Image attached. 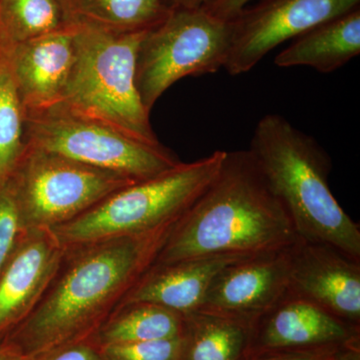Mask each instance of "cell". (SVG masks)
I'll list each match as a JSON object with an SVG mask.
<instances>
[{"label":"cell","instance_id":"1","mask_svg":"<svg viewBox=\"0 0 360 360\" xmlns=\"http://www.w3.org/2000/svg\"><path fill=\"white\" fill-rule=\"evenodd\" d=\"M174 224L158 231L68 248L58 274L27 317L1 341L37 360L85 336L120 309L155 264Z\"/></svg>","mask_w":360,"mask_h":360},{"label":"cell","instance_id":"2","mask_svg":"<svg viewBox=\"0 0 360 360\" xmlns=\"http://www.w3.org/2000/svg\"><path fill=\"white\" fill-rule=\"evenodd\" d=\"M297 233L250 151L225 153L219 174L175 224L155 264L285 250Z\"/></svg>","mask_w":360,"mask_h":360},{"label":"cell","instance_id":"3","mask_svg":"<svg viewBox=\"0 0 360 360\" xmlns=\"http://www.w3.org/2000/svg\"><path fill=\"white\" fill-rule=\"evenodd\" d=\"M298 238L326 243L360 260V229L343 210L328 184L333 162L316 139L285 117L264 115L250 148Z\"/></svg>","mask_w":360,"mask_h":360},{"label":"cell","instance_id":"4","mask_svg":"<svg viewBox=\"0 0 360 360\" xmlns=\"http://www.w3.org/2000/svg\"><path fill=\"white\" fill-rule=\"evenodd\" d=\"M73 28L75 63L56 105L110 125L143 143L160 146L149 120L150 112L136 86L137 53L148 32Z\"/></svg>","mask_w":360,"mask_h":360},{"label":"cell","instance_id":"5","mask_svg":"<svg viewBox=\"0 0 360 360\" xmlns=\"http://www.w3.org/2000/svg\"><path fill=\"white\" fill-rule=\"evenodd\" d=\"M225 150L180 162L165 174L120 189L75 219L54 227L66 248L141 236L179 221L219 174Z\"/></svg>","mask_w":360,"mask_h":360},{"label":"cell","instance_id":"6","mask_svg":"<svg viewBox=\"0 0 360 360\" xmlns=\"http://www.w3.org/2000/svg\"><path fill=\"white\" fill-rule=\"evenodd\" d=\"M27 146L134 182L165 174L179 165L162 144L150 146L59 105L25 112Z\"/></svg>","mask_w":360,"mask_h":360},{"label":"cell","instance_id":"7","mask_svg":"<svg viewBox=\"0 0 360 360\" xmlns=\"http://www.w3.org/2000/svg\"><path fill=\"white\" fill-rule=\"evenodd\" d=\"M231 40V20L217 18L203 7L174 8L146 33L136 59V86L150 112L175 82L224 68Z\"/></svg>","mask_w":360,"mask_h":360},{"label":"cell","instance_id":"8","mask_svg":"<svg viewBox=\"0 0 360 360\" xmlns=\"http://www.w3.org/2000/svg\"><path fill=\"white\" fill-rule=\"evenodd\" d=\"M8 181L25 231L65 224L135 184L113 172L30 146Z\"/></svg>","mask_w":360,"mask_h":360},{"label":"cell","instance_id":"9","mask_svg":"<svg viewBox=\"0 0 360 360\" xmlns=\"http://www.w3.org/2000/svg\"><path fill=\"white\" fill-rule=\"evenodd\" d=\"M357 7L360 0H258L231 20L224 68L234 77L248 72L278 45Z\"/></svg>","mask_w":360,"mask_h":360},{"label":"cell","instance_id":"10","mask_svg":"<svg viewBox=\"0 0 360 360\" xmlns=\"http://www.w3.org/2000/svg\"><path fill=\"white\" fill-rule=\"evenodd\" d=\"M290 248L226 265L198 310L255 323L290 291Z\"/></svg>","mask_w":360,"mask_h":360},{"label":"cell","instance_id":"11","mask_svg":"<svg viewBox=\"0 0 360 360\" xmlns=\"http://www.w3.org/2000/svg\"><path fill=\"white\" fill-rule=\"evenodd\" d=\"M66 252L68 248L51 229L22 232L0 271V341L37 307Z\"/></svg>","mask_w":360,"mask_h":360},{"label":"cell","instance_id":"12","mask_svg":"<svg viewBox=\"0 0 360 360\" xmlns=\"http://www.w3.org/2000/svg\"><path fill=\"white\" fill-rule=\"evenodd\" d=\"M288 252L291 292L359 326L360 260L326 243L300 238Z\"/></svg>","mask_w":360,"mask_h":360},{"label":"cell","instance_id":"13","mask_svg":"<svg viewBox=\"0 0 360 360\" xmlns=\"http://www.w3.org/2000/svg\"><path fill=\"white\" fill-rule=\"evenodd\" d=\"M356 326L288 291L255 321L250 352L335 349L355 345Z\"/></svg>","mask_w":360,"mask_h":360},{"label":"cell","instance_id":"14","mask_svg":"<svg viewBox=\"0 0 360 360\" xmlns=\"http://www.w3.org/2000/svg\"><path fill=\"white\" fill-rule=\"evenodd\" d=\"M25 112L52 108L60 103L75 58V28L13 45L0 44Z\"/></svg>","mask_w":360,"mask_h":360},{"label":"cell","instance_id":"15","mask_svg":"<svg viewBox=\"0 0 360 360\" xmlns=\"http://www.w3.org/2000/svg\"><path fill=\"white\" fill-rule=\"evenodd\" d=\"M243 257H248L222 255L155 264L135 284L120 309L135 303H150L180 314H191L200 309L217 274Z\"/></svg>","mask_w":360,"mask_h":360},{"label":"cell","instance_id":"16","mask_svg":"<svg viewBox=\"0 0 360 360\" xmlns=\"http://www.w3.org/2000/svg\"><path fill=\"white\" fill-rule=\"evenodd\" d=\"M360 53V7L292 39L274 58L278 68L307 66L321 73L340 70Z\"/></svg>","mask_w":360,"mask_h":360},{"label":"cell","instance_id":"17","mask_svg":"<svg viewBox=\"0 0 360 360\" xmlns=\"http://www.w3.org/2000/svg\"><path fill=\"white\" fill-rule=\"evenodd\" d=\"M65 25L116 33L148 32L172 13L168 0H58Z\"/></svg>","mask_w":360,"mask_h":360},{"label":"cell","instance_id":"18","mask_svg":"<svg viewBox=\"0 0 360 360\" xmlns=\"http://www.w3.org/2000/svg\"><path fill=\"white\" fill-rule=\"evenodd\" d=\"M251 322L212 312L186 315L182 360H240L250 352Z\"/></svg>","mask_w":360,"mask_h":360},{"label":"cell","instance_id":"19","mask_svg":"<svg viewBox=\"0 0 360 360\" xmlns=\"http://www.w3.org/2000/svg\"><path fill=\"white\" fill-rule=\"evenodd\" d=\"M186 315L150 303H135L118 310L101 333V345L170 340L184 336Z\"/></svg>","mask_w":360,"mask_h":360},{"label":"cell","instance_id":"20","mask_svg":"<svg viewBox=\"0 0 360 360\" xmlns=\"http://www.w3.org/2000/svg\"><path fill=\"white\" fill-rule=\"evenodd\" d=\"M65 26L58 0H0V44H20Z\"/></svg>","mask_w":360,"mask_h":360},{"label":"cell","instance_id":"21","mask_svg":"<svg viewBox=\"0 0 360 360\" xmlns=\"http://www.w3.org/2000/svg\"><path fill=\"white\" fill-rule=\"evenodd\" d=\"M26 146L25 108L8 63L0 51V184L13 174Z\"/></svg>","mask_w":360,"mask_h":360},{"label":"cell","instance_id":"22","mask_svg":"<svg viewBox=\"0 0 360 360\" xmlns=\"http://www.w3.org/2000/svg\"><path fill=\"white\" fill-rule=\"evenodd\" d=\"M103 360H182L184 338L101 345Z\"/></svg>","mask_w":360,"mask_h":360},{"label":"cell","instance_id":"23","mask_svg":"<svg viewBox=\"0 0 360 360\" xmlns=\"http://www.w3.org/2000/svg\"><path fill=\"white\" fill-rule=\"evenodd\" d=\"M25 231L8 179L0 184V271Z\"/></svg>","mask_w":360,"mask_h":360},{"label":"cell","instance_id":"24","mask_svg":"<svg viewBox=\"0 0 360 360\" xmlns=\"http://www.w3.org/2000/svg\"><path fill=\"white\" fill-rule=\"evenodd\" d=\"M336 349L270 350L257 352L253 360H333Z\"/></svg>","mask_w":360,"mask_h":360},{"label":"cell","instance_id":"25","mask_svg":"<svg viewBox=\"0 0 360 360\" xmlns=\"http://www.w3.org/2000/svg\"><path fill=\"white\" fill-rule=\"evenodd\" d=\"M37 360H103L98 350L82 342L68 345Z\"/></svg>","mask_w":360,"mask_h":360},{"label":"cell","instance_id":"26","mask_svg":"<svg viewBox=\"0 0 360 360\" xmlns=\"http://www.w3.org/2000/svg\"><path fill=\"white\" fill-rule=\"evenodd\" d=\"M251 1L252 0H207L201 7L217 18L231 20Z\"/></svg>","mask_w":360,"mask_h":360},{"label":"cell","instance_id":"27","mask_svg":"<svg viewBox=\"0 0 360 360\" xmlns=\"http://www.w3.org/2000/svg\"><path fill=\"white\" fill-rule=\"evenodd\" d=\"M207 0H168L172 8H196L202 6Z\"/></svg>","mask_w":360,"mask_h":360},{"label":"cell","instance_id":"28","mask_svg":"<svg viewBox=\"0 0 360 360\" xmlns=\"http://www.w3.org/2000/svg\"><path fill=\"white\" fill-rule=\"evenodd\" d=\"M0 360H22L6 343L0 341Z\"/></svg>","mask_w":360,"mask_h":360}]
</instances>
